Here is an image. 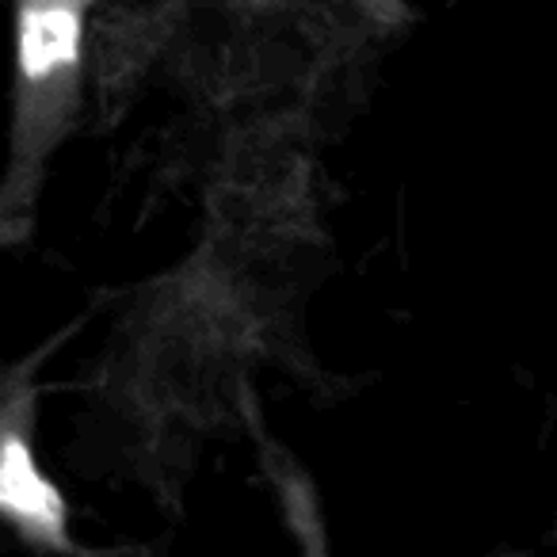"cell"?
<instances>
[{
	"instance_id": "6da1fadb",
	"label": "cell",
	"mask_w": 557,
	"mask_h": 557,
	"mask_svg": "<svg viewBox=\"0 0 557 557\" xmlns=\"http://www.w3.org/2000/svg\"><path fill=\"white\" fill-rule=\"evenodd\" d=\"M81 39V12L70 0L27 4L20 16V62L32 81H42L73 62Z\"/></svg>"
},
{
	"instance_id": "7a4b0ae2",
	"label": "cell",
	"mask_w": 557,
	"mask_h": 557,
	"mask_svg": "<svg viewBox=\"0 0 557 557\" xmlns=\"http://www.w3.org/2000/svg\"><path fill=\"white\" fill-rule=\"evenodd\" d=\"M4 508L24 523L42 527V531H58V523H62L54 488L39 478L20 440H9V447H4Z\"/></svg>"
}]
</instances>
